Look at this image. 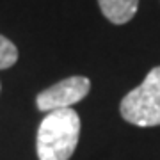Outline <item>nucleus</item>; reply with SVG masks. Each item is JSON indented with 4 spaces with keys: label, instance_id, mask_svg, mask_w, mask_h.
<instances>
[{
    "label": "nucleus",
    "instance_id": "2",
    "mask_svg": "<svg viewBox=\"0 0 160 160\" xmlns=\"http://www.w3.org/2000/svg\"><path fill=\"white\" fill-rule=\"evenodd\" d=\"M119 112L130 125L142 128L160 125V66L149 69L142 84L121 100Z\"/></svg>",
    "mask_w": 160,
    "mask_h": 160
},
{
    "label": "nucleus",
    "instance_id": "5",
    "mask_svg": "<svg viewBox=\"0 0 160 160\" xmlns=\"http://www.w3.org/2000/svg\"><path fill=\"white\" fill-rule=\"evenodd\" d=\"M18 61V48L12 41L0 34V69H7L14 66Z\"/></svg>",
    "mask_w": 160,
    "mask_h": 160
},
{
    "label": "nucleus",
    "instance_id": "1",
    "mask_svg": "<svg viewBox=\"0 0 160 160\" xmlns=\"http://www.w3.org/2000/svg\"><path fill=\"white\" fill-rule=\"evenodd\" d=\"M80 139V118L73 109L52 110L38 128L36 149L39 160H69Z\"/></svg>",
    "mask_w": 160,
    "mask_h": 160
},
{
    "label": "nucleus",
    "instance_id": "4",
    "mask_svg": "<svg viewBox=\"0 0 160 160\" xmlns=\"http://www.w3.org/2000/svg\"><path fill=\"white\" fill-rule=\"evenodd\" d=\"M102 14L114 25L128 23L135 16L139 0H98Z\"/></svg>",
    "mask_w": 160,
    "mask_h": 160
},
{
    "label": "nucleus",
    "instance_id": "3",
    "mask_svg": "<svg viewBox=\"0 0 160 160\" xmlns=\"http://www.w3.org/2000/svg\"><path fill=\"white\" fill-rule=\"evenodd\" d=\"M91 89V82L86 77H69L52 87L41 91L36 96V105L43 112H52L59 109H71V105L82 102Z\"/></svg>",
    "mask_w": 160,
    "mask_h": 160
}]
</instances>
